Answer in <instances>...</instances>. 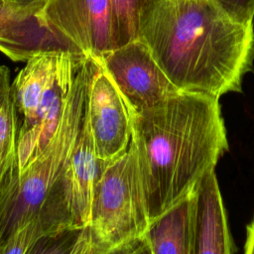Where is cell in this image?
I'll return each mask as SVG.
<instances>
[{"instance_id":"cell-17","label":"cell","mask_w":254,"mask_h":254,"mask_svg":"<svg viewBox=\"0 0 254 254\" xmlns=\"http://www.w3.org/2000/svg\"><path fill=\"white\" fill-rule=\"evenodd\" d=\"M45 1L46 0H5V4L22 12L37 14L43 7Z\"/></svg>"},{"instance_id":"cell-3","label":"cell","mask_w":254,"mask_h":254,"mask_svg":"<svg viewBox=\"0 0 254 254\" xmlns=\"http://www.w3.org/2000/svg\"><path fill=\"white\" fill-rule=\"evenodd\" d=\"M90 57H85L74 76L58 129L43 152L25 169L12 165L0 180V247L17 228L38 217L48 191L68 161L81 129Z\"/></svg>"},{"instance_id":"cell-15","label":"cell","mask_w":254,"mask_h":254,"mask_svg":"<svg viewBox=\"0 0 254 254\" xmlns=\"http://www.w3.org/2000/svg\"><path fill=\"white\" fill-rule=\"evenodd\" d=\"M45 237L38 217L17 228L0 247V254L32 253L38 243Z\"/></svg>"},{"instance_id":"cell-20","label":"cell","mask_w":254,"mask_h":254,"mask_svg":"<svg viewBox=\"0 0 254 254\" xmlns=\"http://www.w3.org/2000/svg\"><path fill=\"white\" fill-rule=\"evenodd\" d=\"M5 5V0H0V7Z\"/></svg>"},{"instance_id":"cell-10","label":"cell","mask_w":254,"mask_h":254,"mask_svg":"<svg viewBox=\"0 0 254 254\" xmlns=\"http://www.w3.org/2000/svg\"><path fill=\"white\" fill-rule=\"evenodd\" d=\"M193 254L237 252L227 224L215 169L206 173L193 190Z\"/></svg>"},{"instance_id":"cell-9","label":"cell","mask_w":254,"mask_h":254,"mask_svg":"<svg viewBox=\"0 0 254 254\" xmlns=\"http://www.w3.org/2000/svg\"><path fill=\"white\" fill-rule=\"evenodd\" d=\"M37 16L86 57H98L114 49L109 0H46Z\"/></svg>"},{"instance_id":"cell-16","label":"cell","mask_w":254,"mask_h":254,"mask_svg":"<svg viewBox=\"0 0 254 254\" xmlns=\"http://www.w3.org/2000/svg\"><path fill=\"white\" fill-rule=\"evenodd\" d=\"M217 4L235 21L253 24L254 0H215Z\"/></svg>"},{"instance_id":"cell-2","label":"cell","mask_w":254,"mask_h":254,"mask_svg":"<svg viewBox=\"0 0 254 254\" xmlns=\"http://www.w3.org/2000/svg\"><path fill=\"white\" fill-rule=\"evenodd\" d=\"M131 117L151 224L190 193L229 146L214 96L183 91Z\"/></svg>"},{"instance_id":"cell-1","label":"cell","mask_w":254,"mask_h":254,"mask_svg":"<svg viewBox=\"0 0 254 254\" xmlns=\"http://www.w3.org/2000/svg\"><path fill=\"white\" fill-rule=\"evenodd\" d=\"M137 39L182 91L241 92L254 68V25L233 20L215 0H151Z\"/></svg>"},{"instance_id":"cell-14","label":"cell","mask_w":254,"mask_h":254,"mask_svg":"<svg viewBox=\"0 0 254 254\" xmlns=\"http://www.w3.org/2000/svg\"><path fill=\"white\" fill-rule=\"evenodd\" d=\"M114 49L137 39L139 19L151 0H109Z\"/></svg>"},{"instance_id":"cell-19","label":"cell","mask_w":254,"mask_h":254,"mask_svg":"<svg viewBox=\"0 0 254 254\" xmlns=\"http://www.w3.org/2000/svg\"><path fill=\"white\" fill-rule=\"evenodd\" d=\"M18 161H16V162H13V163H9V162H7L5 159H4V157L1 155V153H0V180L2 179V177H3V175H4V173L12 166V165H14L15 163H17Z\"/></svg>"},{"instance_id":"cell-8","label":"cell","mask_w":254,"mask_h":254,"mask_svg":"<svg viewBox=\"0 0 254 254\" xmlns=\"http://www.w3.org/2000/svg\"><path fill=\"white\" fill-rule=\"evenodd\" d=\"M85 116L88 120L95 153L107 164L126 150L132 136V117L129 105L98 58L90 57Z\"/></svg>"},{"instance_id":"cell-6","label":"cell","mask_w":254,"mask_h":254,"mask_svg":"<svg viewBox=\"0 0 254 254\" xmlns=\"http://www.w3.org/2000/svg\"><path fill=\"white\" fill-rule=\"evenodd\" d=\"M103 164L96 156L84 111L76 145L38 212L45 237L89 225L94 187Z\"/></svg>"},{"instance_id":"cell-13","label":"cell","mask_w":254,"mask_h":254,"mask_svg":"<svg viewBox=\"0 0 254 254\" xmlns=\"http://www.w3.org/2000/svg\"><path fill=\"white\" fill-rule=\"evenodd\" d=\"M9 68L0 65V153L13 163L17 160L19 117L14 104Z\"/></svg>"},{"instance_id":"cell-4","label":"cell","mask_w":254,"mask_h":254,"mask_svg":"<svg viewBox=\"0 0 254 254\" xmlns=\"http://www.w3.org/2000/svg\"><path fill=\"white\" fill-rule=\"evenodd\" d=\"M149 226L141 171L130 141L126 152L103 164L95 183L85 228L90 254L145 253L143 238Z\"/></svg>"},{"instance_id":"cell-7","label":"cell","mask_w":254,"mask_h":254,"mask_svg":"<svg viewBox=\"0 0 254 254\" xmlns=\"http://www.w3.org/2000/svg\"><path fill=\"white\" fill-rule=\"evenodd\" d=\"M96 58L122 92L132 113H140L183 92L139 39Z\"/></svg>"},{"instance_id":"cell-5","label":"cell","mask_w":254,"mask_h":254,"mask_svg":"<svg viewBox=\"0 0 254 254\" xmlns=\"http://www.w3.org/2000/svg\"><path fill=\"white\" fill-rule=\"evenodd\" d=\"M85 57L68 50H55L38 53L25 62L11 83L19 117L18 137L34 128L58 124Z\"/></svg>"},{"instance_id":"cell-11","label":"cell","mask_w":254,"mask_h":254,"mask_svg":"<svg viewBox=\"0 0 254 254\" xmlns=\"http://www.w3.org/2000/svg\"><path fill=\"white\" fill-rule=\"evenodd\" d=\"M193 190L154 220L143 238L145 253L193 254Z\"/></svg>"},{"instance_id":"cell-12","label":"cell","mask_w":254,"mask_h":254,"mask_svg":"<svg viewBox=\"0 0 254 254\" xmlns=\"http://www.w3.org/2000/svg\"><path fill=\"white\" fill-rule=\"evenodd\" d=\"M47 32L36 14L0 7V53L14 62H26L44 47Z\"/></svg>"},{"instance_id":"cell-18","label":"cell","mask_w":254,"mask_h":254,"mask_svg":"<svg viewBox=\"0 0 254 254\" xmlns=\"http://www.w3.org/2000/svg\"><path fill=\"white\" fill-rule=\"evenodd\" d=\"M243 251L245 254H254V217L246 228V240Z\"/></svg>"}]
</instances>
